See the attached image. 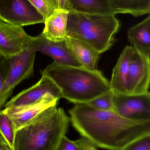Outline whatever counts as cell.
Returning a JSON list of instances; mask_svg holds the SVG:
<instances>
[{
    "label": "cell",
    "mask_w": 150,
    "mask_h": 150,
    "mask_svg": "<svg viewBox=\"0 0 150 150\" xmlns=\"http://www.w3.org/2000/svg\"><path fill=\"white\" fill-rule=\"evenodd\" d=\"M150 82V57L143 55L134 48L129 62L127 93L142 94L149 92Z\"/></svg>",
    "instance_id": "cell-9"
},
{
    "label": "cell",
    "mask_w": 150,
    "mask_h": 150,
    "mask_svg": "<svg viewBox=\"0 0 150 150\" xmlns=\"http://www.w3.org/2000/svg\"><path fill=\"white\" fill-rule=\"evenodd\" d=\"M38 10L45 20L56 9L54 0H28Z\"/></svg>",
    "instance_id": "cell-20"
},
{
    "label": "cell",
    "mask_w": 150,
    "mask_h": 150,
    "mask_svg": "<svg viewBox=\"0 0 150 150\" xmlns=\"http://www.w3.org/2000/svg\"><path fill=\"white\" fill-rule=\"evenodd\" d=\"M83 150H98L97 147H96L91 142L85 137H81L80 138Z\"/></svg>",
    "instance_id": "cell-25"
},
{
    "label": "cell",
    "mask_w": 150,
    "mask_h": 150,
    "mask_svg": "<svg viewBox=\"0 0 150 150\" xmlns=\"http://www.w3.org/2000/svg\"><path fill=\"white\" fill-rule=\"evenodd\" d=\"M36 52L31 45L21 53L8 59V74L0 94V109L11 96L14 88L33 74Z\"/></svg>",
    "instance_id": "cell-5"
},
{
    "label": "cell",
    "mask_w": 150,
    "mask_h": 150,
    "mask_svg": "<svg viewBox=\"0 0 150 150\" xmlns=\"http://www.w3.org/2000/svg\"><path fill=\"white\" fill-rule=\"evenodd\" d=\"M115 15L69 11L66 38L84 41L101 54L111 48L119 28Z\"/></svg>",
    "instance_id": "cell-4"
},
{
    "label": "cell",
    "mask_w": 150,
    "mask_h": 150,
    "mask_svg": "<svg viewBox=\"0 0 150 150\" xmlns=\"http://www.w3.org/2000/svg\"><path fill=\"white\" fill-rule=\"evenodd\" d=\"M75 105L69 112L72 126L97 148L120 150L150 134V119H128L114 111L99 110L87 104Z\"/></svg>",
    "instance_id": "cell-1"
},
{
    "label": "cell",
    "mask_w": 150,
    "mask_h": 150,
    "mask_svg": "<svg viewBox=\"0 0 150 150\" xmlns=\"http://www.w3.org/2000/svg\"><path fill=\"white\" fill-rule=\"evenodd\" d=\"M33 37L23 27L0 20V54L9 58L17 55L31 46Z\"/></svg>",
    "instance_id": "cell-10"
},
{
    "label": "cell",
    "mask_w": 150,
    "mask_h": 150,
    "mask_svg": "<svg viewBox=\"0 0 150 150\" xmlns=\"http://www.w3.org/2000/svg\"><path fill=\"white\" fill-rule=\"evenodd\" d=\"M1 150H12L8 146H6Z\"/></svg>",
    "instance_id": "cell-28"
},
{
    "label": "cell",
    "mask_w": 150,
    "mask_h": 150,
    "mask_svg": "<svg viewBox=\"0 0 150 150\" xmlns=\"http://www.w3.org/2000/svg\"><path fill=\"white\" fill-rule=\"evenodd\" d=\"M128 38L136 51L150 57V16L130 27L127 32Z\"/></svg>",
    "instance_id": "cell-16"
},
{
    "label": "cell",
    "mask_w": 150,
    "mask_h": 150,
    "mask_svg": "<svg viewBox=\"0 0 150 150\" xmlns=\"http://www.w3.org/2000/svg\"><path fill=\"white\" fill-rule=\"evenodd\" d=\"M0 20L21 26L45 22L28 0H0Z\"/></svg>",
    "instance_id": "cell-6"
},
{
    "label": "cell",
    "mask_w": 150,
    "mask_h": 150,
    "mask_svg": "<svg viewBox=\"0 0 150 150\" xmlns=\"http://www.w3.org/2000/svg\"><path fill=\"white\" fill-rule=\"evenodd\" d=\"M56 9L65 10L69 11L70 0H54Z\"/></svg>",
    "instance_id": "cell-26"
},
{
    "label": "cell",
    "mask_w": 150,
    "mask_h": 150,
    "mask_svg": "<svg viewBox=\"0 0 150 150\" xmlns=\"http://www.w3.org/2000/svg\"><path fill=\"white\" fill-rule=\"evenodd\" d=\"M58 150H83L80 138L73 141L65 136L59 146Z\"/></svg>",
    "instance_id": "cell-23"
},
{
    "label": "cell",
    "mask_w": 150,
    "mask_h": 150,
    "mask_svg": "<svg viewBox=\"0 0 150 150\" xmlns=\"http://www.w3.org/2000/svg\"><path fill=\"white\" fill-rule=\"evenodd\" d=\"M16 131V127L9 115L4 109L0 110V134L12 150Z\"/></svg>",
    "instance_id": "cell-19"
},
{
    "label": "cell",
    "mask_w": 150,
    "mask_h": 150,
    "mask_svg": "<svg viewBox=\"0 0 150 150\" xmlns=\"http://www.w3.org/2000/svg\"><path fill=\"white\" fill-rule=\"evenodd\" d=\"M58 100L48 97L29 105L4 109L17 130L50 107L57 105Z\"/></svg>",
    "instance_id": "cell-12"
},
{
    "label": "cell",
    "mask_w": 150,
    "mask_h": 150,
    "mask_svg": "<svg viewBox=\"0 0 150 150\" xmlns=\"http://www.w3.org/2000/svg\"><path fill=\"white\" fill-rule=\"evenodd\" d=\"M70 11L90 14H113L108 0H70L69 11Z\"/></svg>",
    "instance_id": "cell-18"
},
{
    "label": "cell",
    "mask_w": 150,
    "mask_h": 150,
    "mask_svg": "<svg viewBox=\"0 0 150 150\" xmlns=\"http://www.w3.org/2000/svg\"><path fill=\"white\" fill-rule=\"evenodd\" d=\"M114 111L125 118L150 119V93L112 94Z\"/></svg>",
    "instance_id": "cell-8"
},
{
    "label": "cell",
    "mask_w": 150,
    "mask_h": 150,
    "mask_svg": "<svg viewBox=\"0 0 150 150\" xmlns=\"http://www.w3.org/2000/svg\"><path fill=\"white\" fill-rule=\"evenodd\" d=\"M67 46L81 67L90 69H97L100 54L89 44L77 39L67 37Z\"/></svg>",
    "instance_id": "cell-13"
},
{
    "label": "cell",
    "mask_w": 150,
    "mask_h": 150,
    "mask_svg": "<svg viewBox=\"0 0 150 150\" xmlns=\"http://www.w3.org/2000/svg\"><path fill=\"white\" fill-rule=\"evenodd\" d=\"M120 150H150V134L134 140Z\"/></svg>",
    "instance_id": "cell-22"
},
{
    "label": "cell",
    "mask_w": 150,
    "mask_h": 150,
    "mask_svg": "<svg viewBox=\"0 0 150 150\" xmlns=\"http://www.w3.org/2000/svg\"><path fill=\"white\" fill-rule=\"evenodd\" d=\"M133 49L132 46L125 47L113 69L110 82V91L112 94L127 93V80Z\"/></svg>",
    "instance_id": "cell-14"
},
{
    "label": "cell",
    "mask_w": 150,
    "mask_h": 150,
    "mask_svg": "<svg viewBox=\"0 0 150 150\" xmlns=\"http://www.w3.org/2000/svg\"><path fill=\"white\" fill-rule=\"evenodd\" d=\"M69 12L57 9L45 20V28L42 33L47 39L54 42L65 40Z\"/></svg>",
    "instance_id": "cell-15"
},
{
    "label": "cell",
    "mask_w": 150,
    "mask_h": 150,
    "mask_svg": "<svg viewBox=\"0 0 150 150\" xmlns=\"http://www.w3.org/2000/svg\"><path fill=\"white\" fill-rule=\"evenodd\" d=\"M9 59L0 54V94L9 69Z\"/></svg>",
    "instance_id": "cell-24"
},
{
    "label": "cell",
    "mask_w": 150,
    "mask_h": 150,
    "mask_svg": "<svg viewBox=\"0 0 150 150\" xmlns=\"http://www.w3.org/2000/svg\"><path fill=\"white\" fill-rule=\"evenodd\" d=\"M50 78L61 92L62 98L75 104H87L110 91V81L98 69L63 66L53 62L41 71Z\"/></svg>",
    "instance_id": "cell-2"
},
{
    "label": "cell",
    "mask_w": 150,
    "mask_h": 150,
    "mask_svg": "<svg viewBox=\"0 0 150 150\" xmlns=\"http://www.w3.org/2000/svg\"><path fill=\"white\" fill-rule=\"evenodd\" d=\"M87 104L99 110L114 111L112 94L111 91L91 100Z\"/></svg>",
    "instance_id": "cell-21"
},
{
    "label": "cell",
    "mask_w": 150,
    "mask_h": 150,
    "mask_svg": "<svg viewBox=\"0 0 150 150\" xmlns=\"http://www.w3.org/2000/svg\"><path fill=\"white\" fill-rule=\"evenodd\" d=\"M31 45L36 52L50 56L58 65L79 67V65L66 45L65 40L54 42L47 39L42 33L33 37Z\"/></svg>",
    "instance_id": "cell-11"
},
{
    "label": "cell",
    "mask_w": 150,
    "mask_h": 150,
    "mask_svg": "<svg viewBox=\"0 0 150 150\" xmlns=\"http://www.w3.org/2000/svg\"><path fill=\"white\" fill-rule=\"evenodd\" d=\"M6 146H8V144L0 134V150L2 149Z\"/></svg>",
    "instance_id": "cell-27"
},
{
    "label": "cell",
    "mask_w": 150,
    "mask_h": 150,
    "mask_svg": "<svg viewBox=\"0 0 150 150\" xmlns=\"http://www.w3.org/2000/svg\"><path fill=\"white\" fill-rule=\"evenodd\" d=\"M70 122L63 108H48L16 130L13 150H58Z\"/></svg>",
    "instance_id": "cell-3"
},
{
    "label": "cell",
    "mask_w": 150,
    "mask_h": 150,
    "mask_svg": "<svg viewBox=\"0 0 150 150\" xmlns=\"http://www.w3.org/2000/svg\"><path fill=\"white\" fill-rule=\"evenodd\" d=\"M38 83L17 94L6 102L5 108L20 107L38 103L48 97L59 100L62 98L61 92L55 83L45 75H41Z\"/></svg>",
    "instance_id": "cell-7"
},
{
    "label": "cell",
    "mask_w": 150,
    "mask_h": 150,
    "mask_svg": "<svg viewBox=\"0 0 150 150\" xmlns=\"http://www.w3.org/2000/svg\"><path fill=\"white\" fill-rule=\"evenodd\" d=\"M113 14H129L134 16L150 13V0H108Z\"/></svg>",
    "instance_id": "cell-17"
}]
</instances>
